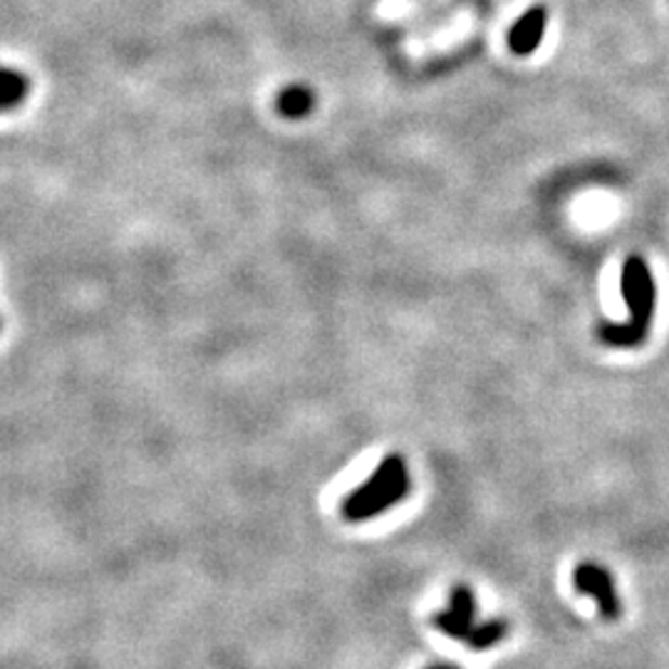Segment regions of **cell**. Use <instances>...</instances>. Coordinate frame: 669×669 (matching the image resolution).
<instances>
[{"instance_id":"cell-1","label":"cell","mask_w":669,"mask_h":669,"mask_svg":"<svg viewBox=\"0 0 669 669\" xmlns=\"http://www.w3.org/2000/svg\"><path fill=\"white\" fill-rule=\"evenodd\" d=\"M622 298L628 303L630 320L625 325L603 323L597 325V337L601 343L610 347H640L647 340L649 325L657 308V285L655 278L642 256H628L622 266Z\"/></svg>"},{"instance_id":"cell-2","label":"cell","mask_w":669,"mask_h":669,"mask_svg":"<svg viewBox=\"0 0 669 669\" xmlns=\"http://www.w3.org/2000/svg\"><path fill=\"white\" fill-rule=\"evenodd\" d=\"M572 586H576L580 593L593 597L607 622L618 620L622 615L618 588H615L613 576L603 566H595V563H583V566H578L576 572H572Z\"/></svg>"},{"instance_id":"cell-3","label":"cell","mask_w":669,"mask_h":669,"mask_svg":"<svg viewBox=\"0 0 669 669\" xmlns=\"http://www.w3.org/2000/svg\"><path fill=\"white\" fill-rule=\"evenodd\" d=\"M402 476H407V464L402 454H389L385 456V462H382L375 472H372V476L368 481H364L362 486H358V489H352L350 493H347L345 501H343V518H347L350 514H355L360 506H364V503H370L372 499H377L379 493H385L387 489H393V486L402 479Z\"/></svg>"},{"instance_id":"cell-4","label":"cell","mask_w":669,"mask_h":669,"mask_svg":"<svg viewBox=\"0 0 669 669\" xmlns=\"http://www.w3.org/2000/svg\"><path fill=\"white\" fill-rule=\"evenodd\" d=\"M407 493H410V474L402 476L393 489H387L385 493H379L377 499H372L370 503H364V506H360L355 514L347 516L345 520H350V524H360V520H370V518H377L379 514H385L387 509L397 506V503H402L407 499Z\"/></svg>"},{"instance_id":"cell-5","label":"cell","mask_w":669,"mask_h":669,"mask_svg":"<svg viewBox=\"0 0 669 669\" xmlns=\"http://www.w3.org/2000/svg\"><path fill=\"white\" fill-rule=\"evenodd\" d=\"M543 30H545V13L538 8V11L528 13L524 21L516 25L514 33H511V48L520 52V55H526V52L538 48V42L543 38Z\"/></svg>"},{"instance_id":"cell-6","label":"cell","mask_w":669,"mask_h":669,"mask_svg":"<svg viewBox=\"0 0 669 669\" xmlns=\"http://www.w3.org/2000/svg\"><path fill=\"white\" fill-rule=\"evenodd\" d=\"M509 635V622L506 620H489L484 625H476L472 635L466 638V645L472 649H489Z\"/></svg>"},{"instance_id":"cell-7","label":"cell","mask_w":669,"mask_h":669,"mask_svg":"<svg viewBox=\"0 0 669 669\" xmlns=\"http://www.w3.org/2000/svg\"><path fill=\"white\" fill-rule=\"evenodd\" d=\"M432 625H434V628H437L439 632H445L447 638H451V640H462V642H466V638L472 635V630H474V622L464 620L462 615L451 610V607H449V610L434 613Z\"/></svg>"},{"instance_id":"cell-8","label":"cell","mask_w":669,"mask_h":669,"mask_svg":"<svg viewBox=\"0 0 669 669\" xmlns=\"http://www.w3.org/2000/svg\"><path fill=\"white\" fill-rule=\"evenodd\" d=\"M449 607H451V610H454V613L462 615L464 620L474 622V618H476V597H474V590L468 588V586H464V583H459V586L451 588V593H449Z\"/></svg>"},{"instance_id":"cell-9","label":"cell","mask_w":669,"mask_h":669,"mask_svg":"<svg viewBox=\"0 0 669 669\" xmlns=\"http://www.w3.org/2000/svg\"><path fill=\"white\" fill-rule=\"evenodd\" d=\"M434 669H456V667H449V665H437Z\"/></svg>"},{"instance_id":"cell-10","label":"cell","mask_w":669,"mask_h":669,"mask_svg":"<svg viewBox=\"0 0 669 669\" xmlns=\"http://www.w3.org/2000/svg\"><path fill=\"white\" fill-rule=\"evenodd\" d=\"M427 669H434V667H427Z\"/></svg>"}]
</instances>
